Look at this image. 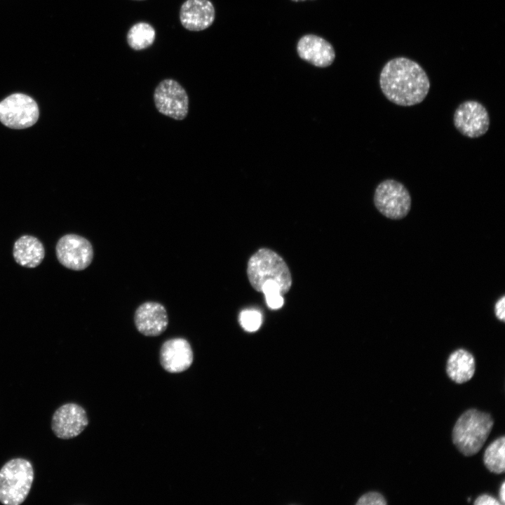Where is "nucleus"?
<instances>
[{"mask_svg": "<svg viewBox=\"0 0 505 505\" xmlns=\"http://www.w3.org/2000/svg\"><path fill=\"white\" fill-rule=\"evenodd\" d=\"M379 81L384 96L403 107L421 103L430 89L424 69L417 62L404 57L389 60L380 72Z\"/></svg>", "mask_w": 505, "mask_h": 505, "instance_id": "nucleus-1", "label": "nucleus"}, {"mask_svg": "<svg viewBox=\"0 0 505 505\" xmlns=\"http://www.w3.org/2000/svg\"><path fill=\"white\" fill-rule=\"evenodd\" d=\"M493 424L490 414L469 409L457 420L452 430V442L464 456L474 455L483 446Z\"/></svg>", "mask_w": 505, "mask_h": 505, "instance_id": "nucleus-2", "label": "nucleus"}, {"mask_svg": "<svg viewBox=\"0 0 505 505\" xmlns=\"http://www.w3.org/2000/svg\"><path fill=\"white\" fill-rule=\"evenodd\" d=\"M247 274L252 288L261 292L265 283H276L283 295L290 288L291 274L283 258L274 251L261 248L249 260Z\"/></svg>", "mask_w": 505, "mask_h": 505, "instance_id": "nucleus-3", "label": "nucleus"}, {"mask_svg": "<svg viewBox=\"0 0 505 505\" xmlns=\"http://www.w3.org/2000/svg\"><path fill=\"white\" fill-rule=\"evenodd\" d=\"M34 480V470L29 461L15 458L0 469V502L19 505L27 498Z\"/></svg>", "mask_w": 505, "mask_h": 505, "instance_id": "nucleus-4", "label": "nucleus"}, {"mask_svg": "<svg viewBox=\"0 0 505 505\" xmlns=\"http://www.w3.org/2000/svg\"><path fill=\"white\" fill-rule=\"evenodd\" d=\"M373 201L377 210L384 217L391 220L404 218L411 208V196L401 182L387 179L376 187Z\"/></svg>", "mask_w": 505, "mask_h": 505, "instance_id": "nucleus-5", "label": "nucleus"}, {"mask_svg": "<svg viewBox=\"0 0 505 505\" xmlns=\"http://www.w3.org/2000/svg\"><path fill=\"white\" fill-rule=\"evenodd\" d=\"M39 110L36 101L22 94H12L0 102V121L13 129L33 126L38 120Z\"/></svg>", "mask_w": 505, "mask_h": 505, "instance_id": "nucleus-6", "label": "nucleus"}, {"mask_svg": "<svg viewBox=\"0 0 505 505\" xmlns=\"http://www.w3.org/2000/svg\"><path fill=\"white\" fill-rule=\"evenodd\" d=\"M154 100L161 114L175 120H182L188 114L187 93L174 79H166L157 85L154 93Z\"/></svg>", "mask_w": 505, "mask_h": 505, "instance_id": "nucleus-7", "label": "nucleus"}, {"mask_svg": "<svg viewBox=\"0 0 505 505\" xmlns=\"http://www.w3.org/2000/svg\"><path fill=\"white\" fill-rule=\"evenodd\" d=\"M55 251L59 262L74 271L85 269L93 259V248L90 242L77 234L62 236L56 244Z\"/></svg>", "mask_w": 505, "mask_h": 505, "instance_id": "nucleus-8", "label": "nucleus"}, {"mask_svg": "<svg viewBox=\"0 0 505 505\" xmlns=\"http://www.w3.org/2000/svg\"><path fill=\"white\" fill-rule=\"evenodd\" d=\"M453 122L462 135L469 138H477L487 132L490 116L483 104L476 100H466L455 109Z\"/></svg>", "mask_w": 505, "mask_h": 505, "instance_id": "nucleus-9", "label": "nucleus"}, {"mask_svg": "<svg viewBox=\"0 0 505 505\" xmlns=\"http://www.w3.org/2000/svg\"><path fill=\"white\" fill-rule=\"evenodd\" d=\"M88 419L86 410L76 403H66L53 415L51 429L60 439H70L79 436L87 426Z\"/></svg>", "mask_w": 505, "mask_h": 505, "instance_id": "nucleus-10", "label": "nucleus"}, {"mask_svg": "<svg viewBox=\"0 0 505 505\" xmlns=\"http://www.w3.org/2000/svg\"><path fill=\"white\" fill-rule=\"evenodd\" d=\"M137 330L142 335L155 337L162 334L168 325V316L159 302H146L140 304L134 315Z\"/></svg>", "mask_w": 505, "mask_h": 505, "instance_id": "nucleus-11", "label": "nucleus"}, {"mask_svg": "<svg viewBox=\"0 0 505 505\" xmlns=\"http://www.w3.org/2000/svg\"><path fill=\"white\" fill-rule=\"evenodd\" d=\"M215 10L210 0H186L180 8V20L184 28L199 32L208 28L215 20Z\"/></svg>", "mask_w": 505, "mask_h": 505, "instance_id": "nucleus-12", "label": "nucleus"}, {"mask_svg": "<svg viewBox=\"0 0 505 505\" xmlns=\"http://www.w3.org/2000/svg\"><path fill=\"white\" fill-rule=\"evenodd\" d=\"M193 358L191 345L184 338L170 339L163 344L160 350L161 364L168 372L179 373L187 370Z\"/></svg>", "mask_w": 505, "mask_h": 505, "instance_id": "nucleus-13", "label": "nucleus"}, {"mask_svg": "<svg viewBox=\"0 0 505 505\" xmlns=\"http://www.w3.org/2000/svg\"><path fill=\"white\" fill-rule=\"evenodd\" d=\"M297 50L302 59L319 67L330 65L335 58L332 46L314 34L303 36L297 43Z\"/></svg>", "mask_w": 505, "mask_h": 505, "instance_id": "nucleus-14", "label": "nucleus"}, {"mask_svg": "<svg viewBox=\"0 0 505 505\" xmlns=\"http://www.w3.org/2000/svg\"><path fill=\"white\" fill-rule=\"evenodd\" d=\"M13 255L18 264L27 268H34L43 261L45 249L37 238L24 235L15 242Z\"/></svg>", "mask_w": 505, "mask_h": 505, "instance_id": "nucleus-15", "label": "nucleus"}, {"mask_svg": "<svg viewBox=\"0 0 505 505\" xmlns=\"http://www.w3.org/2000/svg\"><path fill=\"white\" fill-rule=\"evenodd\" d=\"M476 370L473 356L464 349L451 353L447 361L446 372L455 383L462 384L470 380Z\"/></svg>", "mask_w": 505, "mask_h": 505, "instance_id": "nucleus-16", "label": "nucleus"}, {"mask_svg": "<svg viewBox=\"0 0 505 505\" xmlns=\"http://www.w3.org/2000/svg\"><path fill=\"white\" fill-rule=\"evenodd\" d=\"M155 39V29L147 22H138L134 24L126 34L128 45L135 50H142L150 47Z\"/></svg>", "mask_w": 505, "mask_h": 505, "instance_id": "nucleus-17", "label": "nucleus"}, {"mask_svg": "<svg viewBox=\"0 0 505 505\" xmlns=\"http://www.w3.org/2000/svg\"><path fill=\"white\" fill-rule=\"evenodd\" d=\"M505 437L501 436L491 443L486 448L483 462L492 473L501 474L505 470Z\"/></svg>", "mask_w": 505, "mask_h": 505, "instance_id": "nucleus-18", "label": "nucleus"}, {"mask_svg": "<svg viewBox=\"0 0 505 505\" xmlns=\"http://www.w3.org/2000/svg\"><path fill=\"white\" fill-rule=\"evenodd\" d=\"M265 295L266 302L269 307L278 309L283 304V294L279 286L273 282L265 283L261 290Z\"/></svg>", "mask_w": 505, "mask_h": 505, "instance_id": "nucleus-19", "label": "nucleus"}, {"mask_svg": "<svg viewBox=\"0 0 505 505\" xmlns=\"http://www.w3.org/2000/svg\"><path fill=\"white\" fill-rule=\"evenodd\" d=\"M239 322L245 330L255 332L260 328L262 324V314L255 309L243 310L240 314Z\"/></svg>", "mask_w": 505, "mask_h": 505, "instance_id": "nucleus-20", "label": "nucleus"}, {"mask_svg": "<svg viewBox=\"0 0 505 505\" xmlns=\"http://www.w3.org/2000/svg\"><path fill=\"white\" fill-rule=\"evenodd\" d=\"M357 505H385L386 501L384 496L377 492H370L362 495L358 501Z\"/></svg>", "mask_w": 505, "mask_h": 505, "instance_id": "nucleus-21", "label": "nucleus"}, {"mask_svg": "<svg viewBox=\"0 0 505 505\" xmlns=\"http://www.w3.org/2000/svg\"><path fill=\"white\" fill-rule=\"evenodd\" d=\"M494 314L496 317L501 321L505 320V297L502 296L499 299L494 305Z\"/></svg>", "mask_w": 505, "mask_h": 505, "instance_id": "nucleus-22", "label": "nucleus"}, {"mask_svg": "<svg viewBox=\"0 0 505 505\" xmlns=\"http://www.w3.org/2000/svg\"><path fill=\"white\" fill-rule=\"evenodd\" d=\"M475 505H500L501 503L488 494H481L474 501Z\"/></svg>", "mask_w": 505, "mask_h": 505, "instance_id": "nucleus-23", "label": "nucleus"}, {"mask_svg": "<svg viewBox=\"0 0 505 505\" xmlns=\"http://www.w3.org/2000/svg\"><path fill=\"white\" fill-rule=\"evenodd\" d=\"M499 498L501 500V504H504L505 501V483L504 482L502 483L501 487L499 489Z\"/></svg>", "mask_w": 505, "mask_h": 505, "instance_id": "nucleus-24", "label": "nucleus"}, {"mask_svg": "<svg viewBox=\"0 0 505 505\" xmlns=\"http://www.w3.org/2000/svg\"><path fill=\"white\" fill-rule=\"evenodd\" d=\"M292 1H305V0H292Z\"/></svg>", "mask_w": 505, "mask_h": 505, "instance_id": "nucleus-25", "label": "nucleus"}, {"mask_svg": "<svg viewBox=\"0 0 505 505\" xmlns=\"http://www.w3.org/2000/svg\"><path fill=\"white\" fill-rule=\"evenodd\" d=\"M134 1H144V0H134Z\"/></svg>", "mask_w": 505, "mask_h": 505, "instance_id": "nucleus-26", "label": "nucleus"}]
</instances>
